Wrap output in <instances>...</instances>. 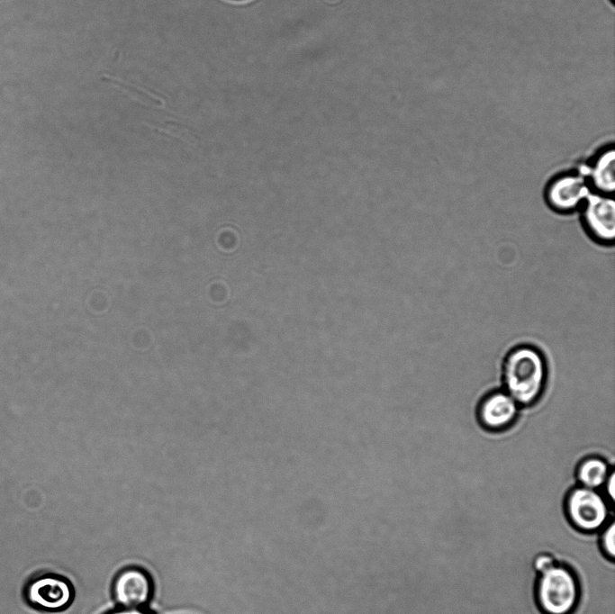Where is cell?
Here are the masks:
<instances>
[{
	"label": "cell",
	"mask_w": 615,
	"mask_h": 614,
	"mask_svg": "<svg viewBox=\"0 0 615 614\" xmlns=\"http://www.w3.org/2000/svg\"><path fill=\"white\" fill-rule=\"evenodd\" d=\"M547 364L541 352L529 345L513 348L502 365L504 391L520 406L537 402L545 389Z\"/></svg>",
	"instance_id": "cell-1"
},
{
	"label": "cell",
	"mask_w": 615,
	"mask_h": 614,
	"mask_svg": "<svg viewBox=\"0 0 615 614\" xmlns=\"http://www.w3.org/2000/svg\"><path fill=\"white\" fill-rule=\"evenodd\" d=\"M574 571L557 563L538 575L535 598L543 614H572L579 604L581 591Z\"/></svg>",
	"instance_id": "cell-2"
},
{
	"label": "cell",
	"mask_w": 615,
	"mask_h": 614,
	"mask_svg": "<svg viewBox=\"0 0 615 614\" xmlns=\"http://www.w3.org/2000/svg\"><path fill=\"white\" fill-rule=\"evenodd\" d=\"M74 588L66 577L50 572L31 576L23 588V598L32 609L41 612H60L74 600Z\"/></svg>",
	"instance_id": "cell-3"
},
{
	"label": "cell",
	"mask_w": 615,
	"mask_h": 614,
	"mask_svg": "<svg viewBox=\"0 0 615 614\" xmlns=\"http://www.w3.org/2000/svg\"><path fill=\"white\" fill-rule=\"evenodd\" d=\"M609 503L597 490L576 486L565 499V512L570 524L583 533H593L610 519Z\"/></svg>",
	"instance_id": "cell-4"
},
{
	"label": "cell",
	"mask_w": 615,
	"mask_h": 614,
	"mask_svg": "<svg viewBox=\"0 0 615 614\" xmlns=\"http://www.w3.org/2000/svg\"><path fill=\"white\" fill-rule=\"evenodd\" d=\"M592 192L585 176L580 170H569L554 176L547 183L544 199L552 211L569 214L579 211Z\"/></svg>",
	"instance_id": "cell-5"
},
{
	"label": "cell",
	"mask_w": 615,
	"mask_h": 614,
	"mask_svg": "<svg viewBox=\"0 0 615 614\" xmlns=\"http://www.w3.org/2000/svg\"><path fill=\"white\" fill-rule=\"evenodd\" d=\"M580 221L596 243L611 246L615 240V202L612 195L592 192L581 208Z\"/></svg>",
	"instance_id": "cell-6"
},
{
	"label": "cell",
	"mask_w": 615,
	"mask_h": 614,
	"mask_svg": "<svg viewBox=\"0 0 615 614\" xmlns=\"http://www.w3.org/2000/svg\"><path fill=\"white\" fill-rule=\"evenodd\" d=\"M113 597L122 608H146L150 602L154 583L149 573L137 566H129L120 571L112 586Z\"/></svg>",
	"instance_id": "cell-7"
},
{
	"label": "cell",
	"mask_w": 615,
	"mask_h": 614,
	"mask_svg": "<svg viewBox=\"0 0 615 614\" xmlns=\"http://www.w3.org/2000/svg\"><path fill=\"white\" fill-rule=\"evenodd\" d=\"M520 405L504 390L486 394L479 402L477 418L488 430L499 431L510 427L516 420Z\"/></svg>",
	"instance_id": "cell-8"
},
{
	"label": "cell",
	"mask_w": 615,
	"mask_h": 614,
	"mask_svg": "<svg viewBox=\"0 0 615 614\" xmlns=\"http://www.w3.org/2000/svg\"><path fill=\"white\" fill-rule=\"evenodd\" d=\"M592 192L613 195L615 189V149L613 143L601 147L588 164L579 169Z\"/></svg>",
	"instance_id": "cell-9"
},
{
	"label": "cell",
	"mask_w": 615,
	"mask_h": 614,
	"mask_svg": "<svg viewBox=\"0 0 615 614\" xmlns=\"http://www.w3.org/2000/svg\"><path fill=\"white\" fill-rule=\"evenodd\" d=\"M611 470L601 457L588 456L579 462L575 475L581 486L597 490L603 486Z\"/></svg>",
	"instance_id": "cell-10"
},
{
	"label": "cell",
	"mask_w": 615,
	"mask_h": 614,
	"mask_svg": "<svg viewBox=\"0 0 615 614\" xmlns=\"http://www.w3.org/2000/svg\"><path fill=\"white\" fill-rule=\"evenodd\" d=\"M600 547L601 553L610 560L615 556V522L611 519L603 528L600 535Z\"/></svg>",
	"instance_id": "cell-11"
},
{
	"label": "cell",
	"mask_w": 615,
	"mask_h": 614,
	"mask_svg": "<svg viewBox=\"0 0 615 614\" xmlns=\"http://www.w3.org/2000/svg\"><path fill=\"white\" fill-rule=\"evenodd\" d=\"M556 556L548 552L537 554L532 560V567L538 575L557 564Z\"/></svg>",
	"instance_id": "cell-12"
},
{
	"label": "cell",
	"mask_w": 615,
	"mask_h": 614,
	"mask_svg": "<svg viewBox=\"0 0 615 614\" xmlns=\"http://www.w3.org/2000/svg\"><path fill=\"white\" fill-rule=\"evenodd\" d=\"M156 130H158L160 132H165L176 136L191 145H196L197 143L196 140L188 131L175 126H167L166 128H156Z\"/></svg>",
	"instance_id": "cell-13"
},
{
	"label": "cell",
	"mask_w": 615,
	"mask_h": 614,
	"mask_svg": "<svg viewBox=\"0 0 615 614\" xmlns=\"http://www.w3.org/2000/svg\"><path fill=\"white\" fill-rule=\"evenodd\" d=\"M106 614H152L146 608L135 609V608H122L119 607L113 610L109 611Z\"/></svg>",
	"instance_id": "cell-14"
},
{
	"label": "cell",
	"mask_w": 615,
	"mask_h": 614,
	"mask_svg": "<svg viewBox=\"0 0 615 614\" xmlns=\"http://www.w3.org/2000/svg\"><path fill=\"white\" fill-rule=\"evenodd\" d=\"M604 485L609 499L613 502L615 498V475L613 471L610 472Z\"/></svg>",
	"instance_id": "cell-15"
},
{
	"label": "cell",
	"mask_w": 615,
	"mask_h": 614,
	"mask_svg": "<svg viewBox=\"0 0 615 614\" xmlns=\"http://www.w3.org/2000/svg\"><path fill=\"white\" fill-rule=\"evenodd\" d=\"M607 1L609 2V4H610L612 7H614V5H615V0H607Z\"/></svg>",
	"instance_id": "cell-16"
}]
</instances>
